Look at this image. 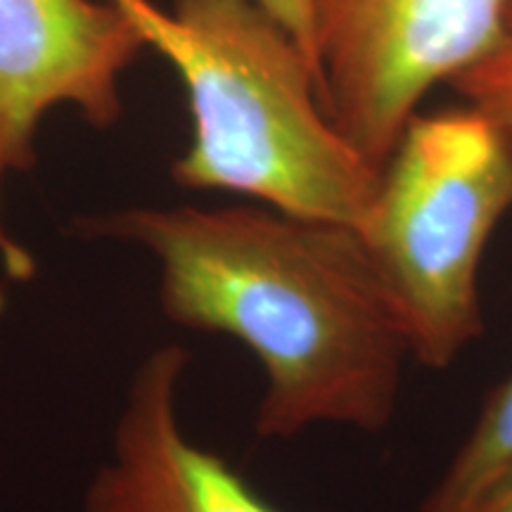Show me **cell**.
Masks as SVG:
<instances>
[{
	"label": "cell",
	"instance_id": "obj_9",
	"mask_svg": "<svg viewBox=\"0 0 512 512\" xmlns=\"http://www.w3.org/2000/svg\"><path fill=\"white\" fill-rule=\"evenodd\" d=\"M259 3L302 43V48L311 57L313 67H316V50H313V0H259Z\"/></svg>",
	"mask_w": 512,
	"mask_h": 512
},
{
	"label": "cell",
	"instance_id": "obj_7",
	"mask_svg": "<svg viewBox=\"0 0 512 512\" xmlns=\"http://www.w3.org/2000/svg\"><path fill=\"white\" fill-rule=\"evenodd\" d=\"M512 470V373L491 389L475 425L418 512H470Z\"/></svg>",
	"mask_w": 512,
	"mask_h": 512
},
{
	"label": "cell",
	"instance_id": "obj_3",
	"mask_svg": "<svg viewBox=\"0 0 512 512\" xmlns=\"http://www.w3.org/2000/svg\"><path fill=\"white\" fill-rule=\"evenodd\" d=\"M512 209V145L470 105L418 112L358 226L413 361L446 370L484 335L482 261Z\"/></svg>",
	"mask_w": 512,
	"mask_h": 512
},
{
	"label": "cell",
	"instance_id": "obj_4",
	"mask_svg": "<svg viewBox=\"0 0 512 512\" xmlns=\"http://www.w3.org/2000/svg\"><path fill=\"white\" fill-rule=\"evenodd\" d=\"M510 0H313L325 110L382 171L422 100L494 48Z\"/></svg>",
	"mask_w": 512,
	"mask_h": 512
},
{
	"label": "cell",
	"instance_id": "obj_1",
	"mask_svg": "<svg viewBox=\"0 0 512 512\" xmlns=\"http://www.w3.org/2000/svg\"><path fill=\"white\" fill-rule=\"evenodd\" d=\"M72 235L147 254L166 320L252 351L261 439L394 420L413 351L358 228L256 202L133 204L76 216Z\"/></svg>",
	"mask_w": 512,
	"mask_h": 512
},
{
	"label": "cell",
	"instance_id": "obj_8",
	"mask_svg": "<svg viewBox=\"0 0 512 512\" xmlns=\"http://www.w3.org/2000/svg\"><path fill=\"white\" fill-rule=\"evenodd\" d=\"M448 88H453L465 105L484 112L512 145V0L505 10L503 29L494 48L456 76Z\"/></svg>",
	"mask_w": 512,
	"mask_h": 512
},
{
	"label": "cell",
	"instance_id": "obj_6",
	"mask_svg": "<svg viewBox=\"0 0 512 512\" xmlns=\"http://www.w3.org/2000/svg\"><path fill=\"white\" fill-rule=\"evenodd\" d=\"M188 361L181 344H162L133 368L83 512H280L185 432L178 396Z\"/></svg>",
	"mask_w": 512,
	"mask_h": 512
},
{
	"label": "cell",
	"instance_id": "obj_5",
	"mask_svg": "<svg viewBox=\"0 0 512 512\" xmlns=\"http://www.w3.org/2000/svg\"><path fill=\"white\" fill-rule=\"evenodd\" d=\"M147 50L136 24L110 0H0V195L8 178L29 174L41 126L69 107L88 126L121 119V79ZM12 273L27 256L0 223Z\"/></svg>",
	"mask_w": 512,
	"mask_h": 512
},
{
	"label": "cell",
	"instance_id": "obj_10",
	"mask_svg": "<svg viewBox=\"0 0 512 512\" xmlns=\"http://www.w3.org/2000/svg\"><path fill=\"white\" fill-rule=\"evenodd\" d=\"M470 512H512V470L498 479Z\"/></svg>",
	"mask_w": 512,
	"mask_h": 512
},
{
	"label": "cell",
	"instance_id": "obj_11",
	"mask_svg": "<svg viewBox=\"0 0 512 512\" xmlns=\"http://www.w3.org/2000/svg\"><path fill=\"white\" fill-rule=\"evenodd\" d=\"M0 256H3V249H0Z\"/></svg>",
	"mask_w": 512,
	"mask_h": 512
},
{
	"label": "cell",
	"instance_id": "obj_2",
	"mask_svg": "<svg viewBox=\"0 0 512 512\" xmlns=\"http://www.w3.org/2000/svg\"><path fill=\"white\" fill-rule=\"evenodd\" d=\"M185 91L190 140L171 181L358 228L380 169L325 110L302 43L259 0H110Z\"/></svg>",
	"mask_w": 512,
	"mask_h": 512
}]
</instances>
